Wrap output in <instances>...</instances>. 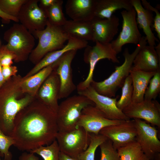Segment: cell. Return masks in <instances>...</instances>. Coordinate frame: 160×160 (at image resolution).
Masks as SVG:
<instances>
[{
  "mask_svg": "<svg viewBox=\"0 0 160 160\" xmlns=\"http://www.w3.org/2000/svg\"><path fill=\"white\" fill-rule=\"evenodd\" d=\"M99 147L101 151L100 160H120L117 150L114 148L110 140H107Z\"/></svg>",
  "mask_w": 160,
  "mask_h": 160,
  "instance_id": "34",
  "label": "cell"
},
{
  "mask_svg": "<svg viewBox=\"0 0 160 160\" xmlns=\"http://www.w3.org/2000/svg\"><path fill=\"white\" fill-rule=\"evenodd\" d=\"M4 82L2 73V66L0 62V87Z\"/></svg>",
  "mask_w": 160,
  "mask_h": 160,
  "instance_id": "43",
  "label": "cell"
},
{
  "mask_svg": "<svg viewBox=\"0 0 160 160\" xmlns=\"http://www.w3.org/2000/svg\"><path fill=\"white\" fill-rule=\"evenodd\" d=\"M63 1L57 0L51 7L44 10L48 21L51 24L58 26H63L67 20L63 12Z\"/></svg>",
  "mask_w": 160,
  "mask_h": 160,
  "instance_id": "28",
  "label": "cell"
},
{
  "mask_svg": "<svg viewBox=\"0 0 160 160\" xmlns=\"http://www.w3.org/2000/svg\"><path fill=\"white\" fill-rule=\"evenodd\" d=\"M141 4L145 9L155 12L156 15L154 18L153 27L157 33V36L160 39V13L158 9L151 6L150 3L145 0H142Z\"/></svg>",
  "mask_w": 160,
  "mask_h": 160,
  "instance_id": "36",
  "label": "cell"
},
{
  "mask_svg": "<svg viewBox=\"0 0 160 160\" xmlns=\"http://www.w3.org/2000/svg\"><path fill=\"white\" fill-rule=\"evenodd\" d=\"M91 22L93 31V42L103 44L110 43L118 33L119 19L115 15H113L108 19L94 17Z\"/></svg>",
  "mask_w": 160,
  "mask_h": 160,
  "instance_id": "18",
  "label": "cell"
},
{
  "mask_svg": "<svg viewBox=\"0 0 160 160\" xmlns=\"http://www.w3.org/2000/svg\"><path fill=\"white\" fill-rule=\"evenodd\" d=\"M62 27L70 37L92 41L93 31L91 21L67 20Z\"/></svg>",
  "mask_w": 160,
  "mask_h": 160,
  "instance_id": "25",
  "label": "cell"
},
{
  "mask_svg": "<svg viewBox=\"0 0 160 160\" xmlns=\"http://www.w3.org/2000/svg\"><path fill=\"white\" fill-rule=\"evenodd\" d=\"M89 133V144L86 150L78 156V158L80 160H95V153L97 148L108 139L99 134Z\"/></svg>",
  "mask_w": 160,
  "mask_h": 160,
  "instance_id": "29",
  "label": "cell"
},
{
  "mask_svg": "<svg viewBox=\"0 0 160 160\" xmlns=\"http://www.w3.org/2000/svg\"><path fill=\"white\" fill-rule=\"evenodd\" d=\"M133 92L132 78L129 75L126 79L122 87V93L119 100L117 101L116 105L121 111L132 103Z\"/></svg>",
  "mask_w": 160,
  "mask_h": 160,
  "instance_id": "31",
  "label": "cell"
},
{
  "mask_svg": "<svg viewBox=\"0 0 160 160\" xmlns=\"http://www.w3.org/2000/svg\"><path fill=\"white\" fill-rule=\"evenodd\" d=\"M91 105H95L91 100L79 94L68 97L62 101L59 104L56 113L58 132H69L77 127L82 111Z\"/></svg>",
  "mask_w": 160,
  "mask_h": 160,
  "instance_id": "5",
  "label": "cell"
},
{
  "mask_svg": "<svg viewBox=\"0 0 160 160\" xmlns=\"http://www.w3.org/2000/svg\"><path fill=\"white\" fill-rule=\"evenodd\" d=\"M56 140L60 152L70 156L78 158L89 144L90 133L82 127H78L69 132H58Z\"/></svg>",
  "mask_w": 160,
  "mask_h": 160,
  "instance_id": "8",
  "label": "cell"
},
{
  "mask_svg": "<svg viewBox=\"0 0 160 160\" xmlns=\"http://www.w3.org/2000/svg\"><path fill=\"white\" fill-rule=\"evenodd\" d=\"M19 160H39V158L34 153L30 152H24L19 158Z\"/></svg>",
  "mask_w": 160,
  "mask_h": 160,
  "instance_id": "39",
  "label": "cell"
},
{
  "mask_svg": "<svg viewBox=\"0 0 160 160\" xmlns=\"http://www.w3.org/2000/svg\"><path fill=\"white\" fill-rule=\"evenodd\" d=\"M0 17L1 18L4 22L9 23L11 20H12L15 22H19L18 19L17 18L13 17L3 12L0 9Z\"/></svg>",
  "mask_w": 160,
  "mask_h": 160,
  "instance_id": "41",
  "label": "cell"
},
{
  "mask_svg": "<svg viewBox=\"0 0 160 160\" xmlns=\"http://www.w3.org/2000/svg\"><path fill=\"white\" fill-rule=\"evenodd\" d=\"M160 57L155 47L144 46L136 55L131 69L146 72H156L160 71Z\"/></svg>",
  "mask_w": 160,
  "mask_h": 160,
  "instance_id": "20",
  "label": "cell"
},
{
  "mask_svg": "<svg viewBox=\"0 0 160 160\" xmlns=\"http://www.w3.org/2000/svg\"><path fill=\"white\" fill-rule=\"evenodd\" d=\"M67 44L60 49L46 54L26 75L23 79H26L36 73L43 68L52 65L66 52L72 50L85 48L88 45L87 41L70 37Z\"/></svg>",
  "mask_w": 160,
  "mask_h": 160,
  "instance_id": "19",
  "label": "cell"
},
{
  "mask_svg": "<svg viewBox=\"0 0 160 160\" xmlns=\"http://www.w3.org/2000/svg\"><path fill=\"white\" fill-rule=\"evenodd\" d=\"M155 73L131 69L129 75L132 79L133 88L132 103H139L144 100L149 81Z\"/></svg>",
  "mask_w": 160,
  "mask_h": 160,
  "instance_id": "24",
  "label": "cell"
},
{
  "mask_svg": "<svg viewBox=\"0 0 160 160\" xmlns=\"http://www.w3.org/2000/svg\"><path fill=\"white\" fill-rule=\"evenodd\" d=\"M14 144L13 138L6 135L0 129V154L4 156V160H12V155L9 149Z\"/></svg>",
  "mask_w": 160,
  "mask_h": 160,
  "instance_id": "35",
  "label": "cell"
},
{
  "mask_svg": "<svg viewBox=\"0 0 160 160\" xmlns=\"http://www.w3.org/2000/svg\"><path fill=\"white\" fill-rule=\"evenodd\" d=\"M91 100L96 107L108 119L111 120L130 119L117 106V98H112L100 95L90 85L84 90L77 92Z\"/></svg>",
  "mask_w": 160,
  "mask_h": 160,
  "instance_id": "15",
  "label": "cell"
},
{
  "mask_svg": "<svg viewBox=\"0 0 160 160\" xmlns=\"http://www.w3.org/2000/svg\"><path fill=\"white\" fill-rule=\"evenodd\" d=\"M26 1L0 0V9L7 15L17 18L21 7Z\"/></svg>",
  "mask_w": 160,
  "mask_h": 160,
  "instance_id": "32",
  "label": "cell"
},
{
  "mask_svg": "<svg viewBox=\"0 0 160 160\" xmlns=\"http://www.w3.org/2000/svg\"><path fill=\"white\" fill-rule=\"evenodd\" d=\"M57 0H39V7L44 11L52 6Z\"/></svg>",
  "mask_w": 160,
  "mask_h": 160,
  "instance_id": "40",
  "label": "cell"
},
{
  "mask_svg": "<svg viewBox=\"0 0 160 160\" xmlns=\"http://www.w3.org/2000/svg\"><path fill=\"white\" fill-rule=\"evenodd\" d=\"M53 70L51 65L26 79H22L20 86L23 92L35 97L40 88Z\"/></svg>",
  "mask_w": 160,
  "mask_h": 160,
  "instance_id": "26",
  "label": "cell"
},
{
  "mask_svg": "<svg viewBox=\"0 0 160 160\" xmlns=\"http://www.w3.org/2000/svg\"><path fill=\"white\" fill-rule=\"evenodd\" d=\"M137 130L136 141L149 160L159 158L160 141L158 137V130L145 121L134 119Z\"/></svg>",
  "mask_w": 160,
  "mask_h": 160,
  "instance_id": "10",
  "label": "cell"
},
{
  "mask_svg": "<svg viewBox=\"0 0 160 160\" xmlns=\"http://www.w3.org/2000/svg\"><path fill=\"white\" fill-rule=\"evenodd\" d=\"M60 152L56 140L47 146H41L30 151L39 155L44 160H59Z\"/></svg>",
  "mask_w": 160,
  "mask_h": 160,
  "instance_id": "30",
  "label": "cell"
},
{
  "mask_svg": "<svg viewBox=\"0 0 160 160\" xmlns=\"http://www.w3.org/2000/svg\"></svg>",
  "mask_w": 160,
  "mask_h": 160,
  "instance_id": "45",
  "label": "cell"
},
{
  "mask_svg": "<svg viewBox=\"0 0 160 160\" xmlns=\"http://www.w3.org/2000/svg\"><path fill=\"white\" fill-rule=\"evenodd\" d=\"M77 50H72L65 53L52 64L53 70L57 73L60 82L59 99L67 98L76 89L73 80L71 63Z\"/></svg>",
  "mask_w": 160,
  "mask_h": 160,
  "instance_id": "11",
  "label": "cell"
},
{
  "mask_svg": "<svg viewBox=\"0 0 160 160\" xmlns=\"http://www.w3.org/2000/svg\"><path fill=\"white\" fill-rule=\"evenodd\" d=\"M7 48L15 55L16 63L26 60L35 45L34 37L22 24H14L4 33Z\"/></svg>",
  "mask_w": 160,
  "mask_h": 160,
  "instance_id": "6",
  "label": "cell"
},
{
  "mask_svg": "<svg viewBox=\"0 0 160 160\" xmlns=\"http://www.w3.org/2000/svg\"><path fill=\"white\" fill-rule=\"evenodd\" d=\"M117 55L112 48L111 43L103 44L96 42L95 45L92 47L88 45L86 47L84 54V60L85 63L89 65V72L86 79L76 86L77 92L83 90L90 85L93 80V73L96 65L99 60L107 59L113 63H119Z\"/></svg>",
  "mask_w": 160,
  "mask_h": 160,
  "instance_id": "7",
  "label": "cell"
},
{
  "mask_svg": "<svg viewBox=\"0 0 160 160\" xmlns=\"http://www.w3.org/2000/svg\"><path fill=\"white\" fill-rule=\"evenodd\" d=\"M133 8L130 0H96L94 17L108 19L117 10H129Z\"/></svg>",
  "mask_w": 160,
  "mask_h": 160,
  "instance_id": "23",
  "label": "cell"
},
{
  "mask_svg": "<svg viewBox=\"0 0 160 160\" xmlns=\"http://www.w3.org/2000/svg\"><path fill=\"white\" fill-rule=\"evenodd\" d=\"M22 79L17 75L0 87V129L7 135L11 133L17 114L35 98L23 92L20 86Z\"/></svg>",
  "mask_w": 160,
  "mask_h": 160,
  "instance_id": "2",
  "label": "cell"
},
{
  "mask_svg": "<svg viewBox=\"0 0 160 160\" xmlns=\"http://www.w3.org/2000/svg\"><path fill=\"white\" fill-rule=\"evenodd\" d=\"M60 90L59 78L56 72L52 71L44 81L35 97L56 113L59 104Z\"/></svg>",
  "mask_w": 160,
  "mask_h": 160,
  "instance_id": "17",
  "label": "cell"
},
{
  "mask_svg": "<svg viewBox=\"0 0 160 160\" xmlns=\"http://www.w3.org/2000/svg\"><path fill=\"white\" fill-rule=\"evenodd\" d=\"M144 96V99L156 100L160 92V71L155 73L149 81Z\"/></svg>",
  "mask_w": 160,
  "mask_h": 160,
  "instance_id": "33",
  "label": "cell"
},
{
  "mask_svg": "<svg viewBox=\"0 0 160 160\" xmlns=\"http://www.w3.org/2000/svg\"><path fill=\"white\" fill-rule=\"evenodd\" d=\"M17 71V67L15 66H2V73L4 82L16 76Z\"/></svg>",
  "mask_w": 160,
  "mask_h": 160,
  "instance_id": "38",
  "label": "cell"
},
{
  "mask_svg": "<svg viewBox=\"0 0 160 160\" xmlns=\"http://www.w3.org/2000/svg\"><path fill=\"white\" fill-rule=\"evenodd\" d=\"M147 43L145 37L143 36L132 53H129L128 48H125L123 53L124 58L123 63L116 66L114 71L107 79L99 82L93 80L90 85L100 95L110 97H115L118 89L122 87L126 79L129 75L136 55Z\"/></svg>",
  "mask_w": 160,
  "mask_h": 160,
  "instance_id": "3",
  "label": "cell"
},
{
  "mask_svg": "<svg viewBox=\"0 0 160 160\" xmlns=\"http://www.w3.org/2000/svg\"><path fill=\"white\" fill-rule=\"evenodd\" d=\"M38 0H26L19 12L17 18L22 24L32 34L44 30L48 19L45 11L39 6Z\"/></svg>",
  "mask_w": 160,
  "mask_h": 160,
  "instance_id": "12",
  "label": "cell"
},
{
  "mask_svg": "<svg viewBox=\"0 0 160 160\" xmlns=\"http://www.w3.org/2000/svg\"><path fill=\"white\" fill-rule=\"evenodd\" d=\"M123 121L108 119L95 105H91L82 111L77 126L82 127L87 132L97 134L103 128L119 124Z\"/></svg>",
  "mask_w": 160,
  "mask_h": 160,
  "instance_id": "16",
  "label": "cell"
},
{
  "mask_svg": "<svg viewBox=\"0 0 160 160\" xmlns=\"http://www.w3.org/2000/svg\"><path fill=\"white\" fill-rule=\"evenodd\" d=\"M130 1L137 15V23L145 35L147 43L149 46L155 47L156 41H159L152 32L151 28L154 19L152 12L145 8L140 0H130Z\"/></svg>",
  "mask_w": 160,
  "mask_h": 160,
  "instance_id": "22",
  "label": "cell"
},
{
  "mask_svg": "<svg viewBox=\"0 0 160 160\" xmlns=\"http://www.w3.org/2000/svg\"><path fill=\"white\" fill-rule=\"evenodd\" d=\"M14 54L9 51L5 45L0 47V62L2 66L12 65L15 59Z\"/></svg>",
  "mask_w": 160,
  "mask_h": 160,
  "instance_id": "37",
  "label": "cell"
},
{
  "mask_svg": "<svg viewBox=\"0 0 160 160\" xmlns=\"http://www.w3.org/2000/svg\"><path fill=\"white\" fill-rule=\"evenodd\" d=\"M117 150L120 160H149L136 141Z\"/></svg>",
  "mask_w": 160,
  "mask_h": 160,
  "instance_id": "27",
  "label": "cell"
},
{
  "mask_svg": "<svg viewBox=\"0 0 160 160\" xmlns=\"http://www.w3.org/2000/svg\"><path fill=\"white\" fill-rule=\"evenodd\" d=\"M122 111L130 119H143L160 127V105L156 100L144 99L140 102L132 103Z\"/></svg>",
  "mask_w": 160,
  "mask_h": 160,
  "instance_id": "14",
  "label": "cell"
},
{
  "mask_svg": "<svg viewBox=\"0 0 160 160\" xmlns=\"http://www.w3.org/2000/svg\"><path fill=\"white\" fill-rule=\"evenodd\" d=\"M59 160H80L78 158L70 156L61 152L59 154Z\"/></svg>",
  "mask_w": 160,
  "mask_h": 160,
  "instance_id": "42",
  "label": "cell"
},
{
  "mask_svg": "<svg viewBox=\"0 0 160 160\" xmlns=\"http://www.w3.org/2000/svg\"><path fill=\"white\" fill-rule=\"evenodd\" d=\"M96 2V0H68L65 12L72 20L91 21L94 17Z\"/></svg>",
  "mask_w": 160,
  "mask_h": 160,
  "instance_id": "21",
  "label": "cell"
},
{
  "mask_svg": "<svg viewBox=\"0 0 160 160\" xmlns=\"http://www.w3.org/2000/svg\"><path fill=\"white\" fill-rule=\"evenodd\" d=\"M0 160H2L1 159L0 157Z\"/></svg>",
  "mask_w": 160,
  "mask_h": 160,
  "instance_id": "44",
  "label": "cell"
},
{
  "mask_svg": "<svg viewBox=\"0 0 160 160\" xmlns=\"http://www.w3.org/2000/svg\"><path fill=\"white\" fill-rule=\"evenodd\" d=\"M32 34L39 40L37 45L28 58L35 65L47 53L63 48L70 37L62 26L54 25L48 21L44 30L36 31Z\"/></svg>",
  "mask_w": 160,
  "mask_h": 160,
  "instance_id": "4",
  "label": "cell"
},
{
  "mask_svg": "<svg viewBox=\"0 0 160 160\" xmlns=\"http://www.w3.org/2000/svg\"><path fill=\"white\" fill-rule=\"evenodd\" d=\"M121 13L123 19L121 30L116 39L111 43L112 48L117 54L121 51L124 45L127 44L137 45L142 38L138 29L134 9L133 8L129 10H124Z\"/></svg>",
  "mask_w": 160,
  "mask_h": 160,
  "instance_id": "9",
  "label": "cell"
},
{
  "mask_svg": "<svg viewBox=\"0 0 160 160\" xmlns=\"http://www.w3.org/2000/svg\"><path fill=\"white\" fill-rule=\"evenodd\" d=\"M112 142L116 149L136 141L137 130L134 120H123L120 124L105 127L99 133Z\"/></svg>",
  "mask_w": 160,
  "mask_h": 160,
  "instance_id": "13",
  "label": "cell"
},
{
  "mask_svg": "<svg viewBox=\"0 0 160 160\" xmlns=\"http://www.w3.org/2000/svg\"><path fill=\"white\" fill-rule=\"evenodd\" d=\"M58 132L56 113L35 97L16 116L10 136L17 149L30 152L51 144Z\"/></svg>",
  "mask_w": 160,
  "mask_h": 160,
  "instance_id": "1",
  "label": "cell"
}]
</instances>
